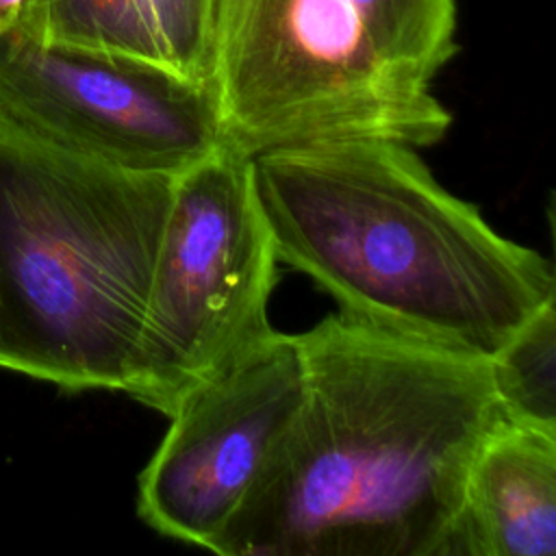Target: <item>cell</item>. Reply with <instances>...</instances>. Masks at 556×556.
<instances>
[{
	"label": "cell",
	"mask_w": 556,
	"mask_h": 556,
	"mask_svg": "<svg viewBox=\"0 0 556 556\" xmlns=\"http://www.w3.org/2000/svg\"><path fill=\"white\" fill-rule=\"evenodd\" d=\"M174 178L0 117V369L130 391Z\"/></svg>",
	"instance_id": "3957f363"
},
{
	"label": "cell",
	"mask_w": 556,
	"mask_h": 556,
	"mask_svg": "<svg viewBox=\"0 0 556 556\" xmlns=\"http://www.w3.org/2000/svg\"><path fill=\"white\" fill-rule=\"evenodd\" d=\"M300 341L302 406L211 552L443 556L469 463L504 417L489 358L343 313Z\"/></svg>",
	"instance_id": "6da1fadb"
},
{
	"label": "cell",
	"mask_w": 556,
	"mask_h": 556,
	"mask_svg": "<svg viewBox=\"0 0 556 556\" xmlns=\"http://www.w3.org/2000/svg\"><path fill=\"white\" fill-rule=\"evenodd\" d=\"M300 334L269 328L169 415L139 476L137 513L159 534L213 549L304 400Z\"/></svg>",
	"instance_id": "52a82bcc"
},
{
	"label": "cell",
	"mask_w": 556,
	"mask_h": 556,
	"mask_svg": "<svg viewBox=\"0 0 556 556\" xmlns=\"http://www.w3.org/2000/svg\"><path fill=\"white\" fill-rule=\"evenodd\" d=\"M30 0H0V33L17 30Z\"/></svg>",
	"instance_id": "7c38bea8"
},
{
	"label": "cell",
	"mask_w": 556,
	"mask_h": 556,
	"mask_svg": "<svg viewBox=\"0 0 556 556\" xmlns=\"http://www.w3.org/2000/svg\"><path fill=\"white\" fill-rule=\"evenodd\" d=\"M278 261L371 328L491 358L556 300L552 265L447 191L417 148L337 141L252 156Z\"/></svg>",
	"instance_id": "7a4b0ae2"
},
{
	"label": "cell",
	"mask_w": 556,
	"mask_h": 556,
	"mask_svg": "<svg viewBox=\"0 0 556 556\" xmlns=\"http://www.w3.org/2000/svg\"><path fill=\"white\" fill-rule=\"evenodd\" d=\"M556 554V430L500 417L478 445L443 556Z\"/></svg>",
	"instance_id": "ba28073f"
},
{
	"label": "cell",
	"mask_w": 556,
	"mask_h": 556,
	"mask_svg": "<svg viewBox=\"0 0 556 556\" xmlns=\"http://www.w3.org/2000/svg\"><path fill=\"white\" fill-rule=\"evenodd\" d=\"M378 52L432 85L456 56V0H348Z\"/></svg>",
	"instance_id": "30bf717a"
},
{
	"label": "cell",
	"mask_w": 556,
	"mask_h": 556,
	"mask_svg": "<svg viewBox=\"0 0 556 556\" xmlns=\"http://www.w3.org/2000/svg\"><path fill=\"white\" fill-rule=\"evenodd\" d=\"M213 0H30L20 33L208 83Z\"/></svg>",
	"instance_id": "9c48e42d"
},
{
	"label": "cell",
	"mask_w": 556,
	"mask_h": 556,
	"mask_svg": "<svg viewBox=\"0 0 556 556\" xmlns=\"http://www.w3.org/2000/svg\"><path fill=\"white\" fill-rule=\"evenodd\" d=\"M489 367L506 419L556 430V300L541 306Z\"/></svg>",
	"instance_id": "8fae6325"
},
{
	"label": "cell",
	"mask_w": 556,
	"mask_h": 556,
	"mask_svg": "<svg viewBox=\"0 0 556 556\" xmlns=\"http://www.w3.org/2000/svg\"><path fill=\"white\" fill-rule=\"evenodd\" d=\"M208 87L226 146L256 156L337 141L428 148L452 124L389 63L348 0H213Z\"/></svg>",
	"instance_id": "277c9868"
},
{
	"label": "cell",
	"mask_w": 556,
	"mask_h": 556,
	"mask_svg": "<svg viewBox=\"0 0 556 556\" xmlns=\"http://www.w3.org/2000/svg\"><path fill=\"white\" fill-rule=\"evenodd\" d=\"M0 117L91 159L178 176L226 146L208 83L0 33Z\"/></svg>",
	"instance_id": "8992f818"
},
{
	"label": "cell",
	"mask_w": 556,
	"mask_h": 556,
	"mask_svg": "<svg viewBox=\"0 0 556 556\" xmlns=\"http://www.w3.org/2000/svg\"><path fill=\"white\" fill-rule=\"evenodd\" d=\"M278 254L252 159L224 146L174 178L128 395L169 417L271 324Z\"/></svg>",
	"instance_id": "5b68a950"
}]
</instances>
